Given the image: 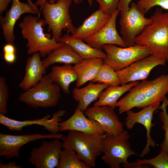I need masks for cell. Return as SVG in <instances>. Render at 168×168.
<instances>
[{
  "mask_svg": "<svg viewBox=\"0 0 168 168\" xmlns=\"http://www.w3.org/2000/svg\"><path fill=\"white\" fill-rule=\"evenodd\" d=\"M166 61L154 55H150L138 60L129 65L116 72L120 84L146 80L155 67L165 65Z\"/></svg>",
  "mask_w": 168,
  "mask_h": 168,
  "instance_id": "10",
  "label": "cell"
},
{
  "mask_svg": "<svg viewBox=\"0 0 168 168\" xmlns=\"http://www.w3.org/2000/svg\"><path fill=\"white\" fill-rule=\"evenodd\" d=\"M134 164L139 168L148 164L156 168H168V152L161 150L159 154L156 157L148 159H137Z\"/></svg>",
  "mask_w": 168,
  "mask_h": 168,
  "instance_id": "29",
  "label": "cell"
},
{
  "mask_svg": "<svg viewBox=\"0 0 168 168\" xmlns=\"http://www.w3.org/2000/svg\"><path fill=\"white\" fill-rule=\"evenodd\" d=\"M21 166L17 165L15 161H12L7 164L0 163V168H21Z\"/></svg>",
  "mask_w": 168,
  "mask_h": 168,
  "instance_id": "39",
  "label": "cell"
},
{
  "mask_svg": "<svg viewBox=\"0 0 168 168\" xmlns=\"http://www.w3.org/2000/svg\"><path fill=\"white\" fill-rule=\"evenodd\" d=\"M83 40L71 39L67 33L60 39L58 42L70 46L83 59L92 58H105L106 54L104 51L91 46Z\"/></svg>",
  "mask_w": 168,
  "mask_h": 168,
  "instance_id": "26",
  "label": "cell"
},
{
  "mask_svg": "<svg viewBox=\"0 0 168 168\" xmlns=\"http://www.w3.org/2000/svg\"><path fill=\"white\" fill-rule=\"evenodd\" d=\"M4 53H15V48L13 44L7 43L3 49Z\"/></svg>",
  "mask_w": 168,
  "mask_h": 168,
  "instance_id": "38",
  "label": "cell"
},
{
  "mask_svg": "<svg viewBox=\"0 0 168 168\" xmlns=\"http://www.w3.org/2000/svg\"><path fill=\"white\" fill-rule=\"evenodd\" d=\"M109 86L104 83L91 82L82 88L74 87L72 96L78 103L77 107L84 111L91 103L97 100L100 93Z\"/></svg>",
  "mask_w": 168,
  "mask_h": 168,
  "instance_id": "22",
  "label": "cell"
},
{
  "mask_svg": "<svg viewBox=\"0 0 168 168\" xmlns=\"http://www.w3.org/2000/svg\"><path fill=\"white\" fill-rule=\"evenodd\" d=\"M27 2L30 4L34 8L37 14L39 13V11L38 9V6L35 3H33L31 0H26Z\"/></svg>",
  "mask_w": 168,
  "mask_h": 168,
  "instance_id": "40",
  "label": "cell"
},
{
  "mask_svg": "<svg viewBox=\"0 0 168 168\" xmlns=\"http://www.w3.org/2000/svg\"><path fill=\"white\" fill-rule=\"evenodd\" d=\"M128 91L117 102L116 107L119 114L134 107L143 108L159 105L168 93V74L143 80Z\"/></svg>",
  "mask_w": 168,
  "mask_h": 168,
  "instance_id": "1",
  "label": "cell"
},
{
  "mask_svg": "<svg viewBox=\"0 0 168 168\" xmlns=\"http://www.w3.org/2000/svg\"><path fill=\"white\" fill-rule=\"evenodd\" d=\"M145 14L143 10L133 2L130 3L127 12L120 13V32L127 47L135 44V38L152 22V19L146 17Z\"/></svg>",
  "mask_w": 168,
  "mask_h": 168,
  "instance_id": "9",
  "label": "cell"
},
{
  "mask_svg": "<svg viewBox=\"0 0 168 168\" xmlns=\"http://www.w3.org/2000/svg\"><path fill=\"white\" fill-rule=\"evenodd\" d=\"M139 82V81H135L120 86H109L100 93L93 106L107 105L114 109L119 98Z\"/></svg>",
  "mask_w": 168,
  "mask_h": 168,
  "instance_id": "24",
  "label": "cell"
},
{
  "mask_svg": "<svg viewBox=\"0 0 168 168\" xmlns=\"http://www.w3.org/2000/svg\"><path fill=\"white\" fill-rule=\"evenodd\" d=\"M151 18L152 22L135 38V43L146 46L151 54L168 62V12L157 7Z\"/></svg>",
  "mask_w": 168,
  "mask_h": 168,
  "instance_id": "2",
  "label": "cell"
},
{
  "mask_svg": "<svg viewBox=\"0 0 168 168\" xmlns=\"http://www.w3.org/2000/svg\"><path fill=\"white\" fill-rule=\"evenodd\" d=\"M99 4V9L111 15L117 9L119 0H96Z\"/></svg>",
  "mask_w": 168,
  "mask_h": 168,
  "instance_id": "33",
  "label": "cell"
},
{
  "mask_svg": "<svg viewBox=\"0 0 168 168\" xmlns=\"http://www.w3.org/2000/svg\"><path fill=\"white\" fill-rule=\"evenodd\" d=\"M59 125L60 132L74 130L99 135L105 133L99 123L86 117L83 111L77 107L73 114L66 120L60 122Z\"/></svg>",
  "mask_w": 168,
  "mask_h": 168,
  "instance_id": "18",
  "label": "cell"
},
{
  "mask_svg": "<svg viewBox=\"0 0 168 168\" xmlns=\"http://www.w3.org/2000/svg\"><path fill=\"white\" fill-rule=\"evenodd\" d=\"M168 105V100L166 97L163 101V103L160 109L162 111L159 113V118L163 124L162 126V129L165 132L164 140L161 144L160 147L161 149L168 152V114L167 112L166 107Z\"/></svg>",
  "mask_w": 168,
  "mask_h": 168,
  "instance_id": "30",
  "label": "cell"
},
{
  "mask_svg": "<svg viewBox=\"0 0 168 168\" xmlns=\"http://www.w3.org/2000/svg\"><path fill=\"white\" fill-rule=\"evenodd\" d=\"M104 135L70 130L62 139L63 147L72 149L80 160L93 167L95 166L96 158L102 152Z\"/></svg>",
  "mask_w": 168,
  "mask_h": 168,
  "instance_id": "4",
  "label": "cell"
},
{
  "mask_svg": "<svg viewBox=\"0 0 168 168\" xmlns=\"http://www.w3.org/2000/svg\"><path fill=\"white\" fill-rule=\"evenodd\" d=\"M119 12L117 9L116 10L104 27L96 33L83 41L92 47L100 50L104 45L106 44H114L122 47H127L116 28V20Z\"/></svg>",
  "mask_w": 168,
  "mask_h": 168,
  "instance_id": "15",
  "label": "cell"
},
{
  "mask_svg": "<svg viewBox=\"0 0 168 168\" xmlns=\"http://www.w3.org/2000/svg\"><path fill=\"white\" fill-rule=\"evenodd\" d=\"M46 25L44 19L29 15L23 18L19 24L23 38L27 40L28 55L39 52L45 58L55 49L63 44L56 41L50 34L44 33L43 27Z\"/></svg>",
  "mask_w": 168,
  "mask_h": 168,
  "instance_id": "3",
  "label": "cell"
},
{
  "mask_svg": "<svg viewBox=\"0 0 168 168\" xmlns=\"http://www.w3.org/2000/svg\"><path fill=\"white\" fill-rule=\"evenodd\" d=\"M160 105L156 106H149L142 109L139 112H135L131 110L126 112L127 116L125 119V125L129 130L132 129L135 124L138 123L142 124L145 127L146 131L147 141L146 145L139 156L142 157L148 154L150 151V147H156V143L150 136L152 127L154 126L152 120L154 112L160 109Z\"/></svg>",
  "mask_w": 168,
  "mask_h": 168,
  "instance_id": "16",
  "label": "cell"
},
{
  "mask_svg": "<svg viewBox=\"0 0 168 168\" xmlns=\"http://www.w3.org/2000/svg\"><path fill=\"white\" fill-rule=\"evenodd\" d=\"M133 0H119L117 10L120 13L127 12L129 9V5Z\"/></svg>",
  "mask_w": 168,
  "mask_h": 168,
  "instance_id": "34",
  "label": "cell"
},
{
  "mask_svg": "<svg viewBox=\"0 0 168 168\" xmlns=\"http://www.w3.org/2000/svg\"><path fill=\"white\" fill-rule=\"evenodd\" d=\"M64 136L61 134L51 133L42 134H33L21 135L0 134V156L7 159L20 157L19 151L23 145L31 142L44 139H63Z\"/></svg>",
  "mask_w": 168,
  "mask_h": 168,
  "instance_id": "11",
  "label": "cell"
},
{
  "mask_svg": "<svg viewBox=\"0 0 168 168\" xmlns=\"http://www.w3.org/2000/svg\"><path fill=\"white\" fill-rule=\"evenodd\" d=\"M137 3L146 13L155 6L168 10V0H139Z\"/></svg>",
  "mask_w": 168,
  "mask_h": 168,
  "instance_id": "32",
  "label": "cell"
},
{
  "mask_svg": "<svg viewBox=\"0 0 168 168\" xmlns=\"http://www.w3.org/2000/svg\"><path fill=\"white\" fill-rule=\"evenodd\" d=\"M84 161L79 159L76 152L69 148L62 150L57 168H90Z\"/></svg>",
  "mask_w": 168,
  "mask_h": 168,
  "instance_id": "27",
  "label": "cell"
},
{
  "mask_svg": "<svg viewBox=\"0 0 168 168\" xmlns=\"http://www.w3.org/2000/svg\"><path fill=\"white\" fill-rule=\"evenodd\" d=\"M8 87L5 78L0 77V114L6 115L7 112V101L8 99Z\"/></svg>",
  "mask_w": 168,
  "mask_h": 168,
  "instance_id": "31",
  "label": "cell"
},
{
  "mask_svg": "<svg viewBox=\"0 0 168 168\" xmlns=\"http://www.w3.org/2000/svg\"><path fill=\"white\" fill-rule=\"evenodd\" d=\"M41 57L40 54L36 52L27 60L25 76L19 85L24 91L35 86L46 74V69L43 65Z\"/></svg>",
  "mask_w": 168,
  "mask_h": 168,
  "instance_id": "20",
  "label": "cell"
},
{
  "mask_svg": "<svg viewBox=\"0 0 168 168\" xmlns=\"http://www.w3.org/2000/svg\"><path fill=\"white\" fill-rule=\"evenodd\" d=\"M82 58L69 45L63 44L55 49L42 60L46 69L56 63L75 64Z\"/></svg>",
  "mask_w": 168,
  "mask_h": 168,
  "instance_id": "23",
  "label": "cell"
},
{
  "mask_svg": "<svg viewBox=\"0 0 168 168\" xmlns=\"http://www.w3.org/2000/svg\"><path fill=\"white\" fill-rule=\"evenodd\" d=\"M106 56L104 62L116 72L120 71L133 62L151 54L146 46L138 44L122 47L114 44H106L102 48Z\"/></svg>",
  "mask_w": 168,
  "mask_h": 168,
  "instance_id": "8",
  "label": "cell"
},
{
  "mask_svg": "<svg viewBox=\"0 0 168 168\" xmlns=\"http://www.w3.org/2000/svg\"><path fill=\"white\" fill-rule=\"evenodd\" d=\"M49 74L53 81L60 86L63 92L69 94L70 85L77 79L76 73L72 64L54 66Z\"/></svg>",
  "mask_w": 168,
  "mask_h": 168,
  "instance_id": "25",
  "label": "cell"
},
{
  "mask_svg": "<svg viewBox=\"0 0 168 168\" xmlns=\"http://www.w3.org/2000/svg\"><path fill=\"white\" fill-rule=\"evenodd\" d=\"M111 15L99 9L86 18L82 25L76 28L69 37L72 39L84 40L94 35L108 22Z\"/></svg>",
  "mask_w": 168,
  "mask_h": 168,
  "instance_id": "19",
  "label": "cell"
},
{
  "mask_svg": "<svg viewBox=\"0 0 168 168\" xmlns=\"http://www.w3.org/2000/svg\"><path fill=\"white\" fill-rule=\"evenodd\" d=\"M66 112L65 110H61L54 113L51 119V116L47 114L41 119L21 121L10 118L5 115L0 114V123L12 131H21L24 127L38 125L43 126L51 133H56L59 131V123Z\"/></svg>",
  "mask_w": 168,
  "mask_h": 168,
  "instance_id": "13",
  "label": "cell"
},
{
  "mask_svg": "<svg viewBox=\"0 0 168 168\" xmlns=\"http://www.w3.org/2000/svg\"><path fill=\"white\" fill-rule=\"evenodd\" d=\"M3 57L5 61L9 63H13L16 59L15 53H4Z\"/></svg>",
  "mask_w": 168,
  "mask_h": 168,
  "instance_id": "35",
  "label": "cell"
},
{
  "mask_svg": "<svg viewBox=\"0 0 168 168\" xmlns=\"http://www.w3.org/2000/svg\"><path fill=\"white\" fill-rule=\"evenodd\" d=\"M91 82L104 83L109 86H119L120 84L116 72L104 62Z\"/></svg>",
  "mask_w": 168,
  "mask_h": 168,
  "instance_id": "28",
  "label": "cell"
},
{
  "mask_svg": "<svg viewBox=\"0 0 168 168\" xmlns=\"http://www.w3.org/2000/svg\"><path fill=\"white\" fill-rule=\"evenodd\" d=\"M130 137L125 130L117 135L105 133L102 140L101 160L111 168H120L122 165L127 168L129 163L128 158L136 154L132 149L128 139Z\"/></svg>",
  "mask_w": 168,
  "mask_h": 168,
  "instance_id": "5",
  "label": "cell"
},
{
  "mask_svg": "<svg viewBox=\"0 0 168 168\" xmlns=\"http://www.w3.org/2000/svg\"><path fill=\"white\" fill-rule=\"evenodd\" d=\"M104 63L101 58L82 59L73 66L77 75L76 87H79L95 78Z\"/></svg>",
  "mask_w": 168,
  "mask_h": 168,
  "instance_id": "21",
  "label": "cell"
},
{
  "mask_svg": "<svg viewBox=\"0 0 168 168\" xmlns=\"http://www.w3.org/2000/svg\"><path fill=\"white\" fill-rule=\"evenodd\" d=\"M60 89L49 74H46L35 86L21 93L18 100L35 108L53 107L57 105L61 98Z\"/></svg>",
  "mask_w": 168,
  "mask_h": 168,
  "instance_id": "6",
  "label": "cell"
},
{
  "mask_svg": "<svg viewBox=\"0 0 168 168\" xmlns=\"http://www.w3.org/2000/svg\"><path fill=\"white\" fill-rule=\"evenodd\" d=\"M59 139L43 141L38 148L30 152L29 161L36 168H57L63 147Z\"/></svg>",
  "mask_w": 168,
  "mask_h": 168,
  "instance_id": "12",
  "label": "cell"
},
{
  "mask_svg": "<svg viewBox=\"0 0 168 168\" xmlns=\"http://www.w3.org/2000/svg\"><path fill=\"white\" fill-rule=\"evenodd\" d=\"M58 0H36L35 4L38 6H39L40 8L42 7L43 4L46 2H54L55 1ZM76 4H79L81 2L82 0H72Z\"/></svg>",
  "mask_w": 168,
  "mask_h": 168,
  "instance_id": "36",
  "label": "cell"
},
{
  "mask_svg": "<svg viewBox=\"0 0 168 168\" xmlns=\"http://www.w3.org/2000/svg\"><path fill=\"white\" fill-rule=\"evenodd\" d=\"M11 8L4 16H0V25L2 34L7 43L13 44L15 40L14 33L15 25L21 15L26 13L37 14L33 7L28 2H22L19 0H12Z\"/></svg>",
  "mask_w": 168,
  "mask_h": 168,
  "instance_id": "17",
  "label": "cell"
},
{
  "mask_svg": "<svg viewBox=\"0 0 168 168\" xmlns=\"http://www.w3.org/2000/svg\"><path fill=\"white\" fill-rule=\"evenodd\" d=\"M12 0H0V13L2 14L7 9L9 3Z\"/></svg>",
  "mask_w": 168,
  "mask_h": 168,
  "instance_id": "37",
  "label": "cell"
},
{
  "mask_svg": "<svg viewBox=\"0 0 168 168\" xmlns=\"http://www.w3.org/2000/svg\"><path fill=\"white\" fill-rule=\"evenodd\" d=\"M114 110L107 105L93 106L87 108L84 113L88 119L99 123L105 130V133L117 135L124 129L123 124Z\"/></svg>",
  "mask_w": 168,
  "mask_h": 168,
  "instance_id": "14",
  "label": "cell"
},
{
  "mask_svg": "<svg viewBox=\"0 0 168 168\" xmlns=\"http://www.w3.org/2000/svg\"><path fill=\"white\" fill-rule=\"evenodd\" d=\"M72 0H58L56 2H45L40 8L48 30L51 31L52 38L58 42L62 37V31L66 29L72 34L76 28L73 25L69 9Z\"/></svg>",
  "mask_w": 168,
  "mask_h": 168,
  "instance_id": "7",
  "label": "cell"
},
{
  "mask_svg": "<svg viewBox=\"0 0 168 168\" xmlns=\"http://www.w3.org/2000/svg\"><path fill=\"white\" fill-rule=\"evenodd\" d=\"M88 2L89 5L90 6H91L92 4V0H86Z\"/></svg>",
  "mask_w": 168,
  "mask_h": 168,
  "instance_id": "41",
  "label": "cell"
}]
</instances>
